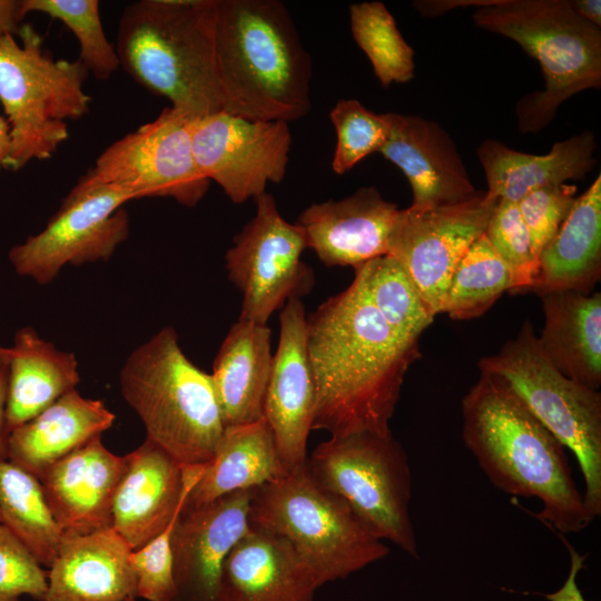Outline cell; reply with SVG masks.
Wrapping results in <instances>:
<instances>
[{
	"mask_svg": "<svg viewBox=\"0 0 601 601\" xmlns=\"http://www.w3.org/2000/svg\"><path fill=\"white\" fill-rule=\"evenodd\" d=\"M497 200L479 190L457 204L400 209L387 254L401 263L434 316L441 314L454 268L484 234Z\"/></svg>",
	"mask_w": 601,
	"mask_h": 601,
	"instance_id": "5bb4252c",
	"label": "cell"
},
{
	"mask_svg": "<svg viewBox=\"0 0 601 601\" xmlns=\"http://www.w3.org/2000/svg\"><path fill=\"white\" fill-rule=\"evenodd\" d=\"M115 418L104 401L72 390L8 434L7 460L39 479L52 464L110 428Z\"/></svg>",
	"mask_w": 601,
	"mask_h": 601,
	"instance_id": "cb8c5ba5",
	"label": "cell"
},
{
	"mask_svg": "<svg viewBox=\"0 0 601 601\" xmlns=\"http://www.w3.org/2000/svg\"><path fill=\"white\" fill-rule=\"evenodd\" d=\"M514 287L511 270L483 234L454 268L441 313L453 319L476 318Z\"/></svg>",
	"mask_w": 601,
	"mask_h": 601,
	"instance_id": "d6a6232c",
	"label": "cell"
},
{
	"mask_svg": "<svg viewBox=\"0 0 601 601\" xmlns=\"http://www.w3.org/2000/svg\"><path fill=\"white\" fill-rule=\"evenodd\" d=\"M354 279L387 326L404 342L418 344L434 315L401 263L390 254L354 267Z\"/></svg>",
	"mask_w": 601,
	"mask_h": 601,
	"instance_id": "1f68e13d",
	"label": "cell"
},
{
	"mask_svg": "<svg viewBox=\"0 0 601 601\" xmlns=\"http://www.w3.org/2000/svg\"><path fill=\"white\" fill-rule=\"evenodd\" d=\"M601 276V176L579 197L542 250L529 289L539 295L573 290L590 294Z\"/></svg>",
	"mask_w": 601,
	"mask_h": 601,
	"instance_id": "83f0119b",
	"label": "cell"
},
{
	"mask_svg": "<svg viewBox=\"0 0 601 601\" xmlns=\"http://www.w3.org/2000/svg\"><path fill=\"white\" fill-rule=\"evenodd\" d=\"M398 211L375 187H362L343 199L308 206L296 224L305 231L307 247L324 265L354 268L387 254Z\"/></svg>",
	"mask_w": 601,
	"mask_h": 601,
	"instance_id": "ffe728a7",
	"label": "cell"
},
{
	"mask_svg": "<svg viewBox=\"0 0 601 601\" xmlns=\"http://www.w3.org/2000/svg\"><path fill=\"white\" fill-rule=\"evenodd\" d=\"M10 348L0 345V461L7 460L6 405L8 393Z\"/></svg>",
	"mask_w": 601,
	"mask_h": 601,
	"instance_id": "b9f144b4",
	"label": "cell"
},
{
	"mask_svg": "<svg viewBox=\"0 0 601 601\" xmlns=\"http://www.w3.org/2000/svg\"><path fill=\"white\" fill-rule=\"evenodd\" d=\"M329 118L336 132L332 168L337 175L378 152L387 138L388 127L383 114L368 110L356 99L338 100Z\"/></svg>",
	"mask_w": 601,
	"mask_h": 601,
	"instance_id": "d590c367",
	"label": "cell"
},
{
	"mask_svg": "<svg viewBox=\"0 0 601 601\" xmlns=\"http://www.w3.org/2000/svg\"><path fill=\"white\" fill-rule=\"evenodd\" d=\"M476 26L518 42L536 59L544 89L516 107L519 129L538 132L573 95L601 86V30L570 0H491L473 13Z\"/></svg>",
	"mask_w": 601,
	"mask_h": 601,
	"instance_id": "8992f818",
	"label": "cell"
},
{
	"mask_svg": "<svg viewBox=\"0 0 601 601\" xmlns=\"http://www.w3.org/2000/svg\"><path fill=\"white\" fill-rule=\"evenodd\" d=\"M594 135L585 130L555 142L545 155L521 152L486 139L477 156L486 176V193L516 204L535 188L584 178L594 166Z\"/></svg>",
	"mask_w": 601,
	"mask_h": 601,
	"instance_id": "4316f807",
	"label": "cell"
},
{
	"mask_svg": "<svg viewBox=\"0 0 601 601\" xmlns=\"http://www.w3.org/2000/svg\"><path fill=\"white\" fill-rule=\"evenodd\" d=\"M544 324L538 343L564 376L598 390L601 386V293L573 290L539 295Z\"/></svg>",
	"mask_w": 601,
	"mask_h": 601,
	"instance_id": "d4e9b609",
	"label": "cell"
},
{
	"mask_svg": "<svg viewBox=\"0 0 601 601\" xmlns=\"http://www.w3.org/2000/svg\"><path fill=\"white\" fill-rule=\"evenodd\" d=\"M560 539L563 541L564 545L569 550L570 559H571V565H570V572L566 578V581L562 585L561 589H559L556 592L551 594H545L544 597L549 601H587L577 583V577L579 572L583 569V563L588 556V554L581 555L563 536V534H559Z\"/></svg>",
	"mask_w": 601,
	"mask_h": 601,
	"instance_id": "60d3db41",
	"label": "cell"
},
{
	"mask_svg": "<svg viewBox=\"0 0 601 601\" xmlns=\"http://www.w3.org/2000/svg\"><path fill=\"white\" fill-rule=\"evenodd\" d=\"M0 39V102L11 129L4 168L17 171L33 159H49L69 137L66 120L90 110L83 83L89 71L79 59H55L30 23Z\"/></svg>",
	"mask_w": 601,
	"mask_h": 601,
	"instance_id": "52a82bcc",
	"label": "cell"
},
{
	"mask_svg": "<svg viewBox=\"0 0 601 601\" xmlns=\"http://www.w3.org/2000/svg\"><path fill=\"white\" fill-rule=\"evenodd\" d=\"M383 116L388 132L378 152L406 176L413 191L411 207L457 204L479 193L454 141L436 121L397 112Z\"/></svg>",
	"mask_w": 601,
	"mask_h": 601,
	"instance_id": "d6986e66",
	"label": "cell"
},
{
	"mask_svg": "<svg viewBox=\"0 0 601 601\" xmlns=\"http://www.w3.org/2000/svg\"><path fill=\"white\" fill-rule=\"evenodd\" d=\"M317 589L285 538L250 525L225 560L219 601H314Z\"/></svg>",
	"mask_w": 601,
	"mask_h": 601,
	"instance_id": "603a6c76",
	"label": "cell"
},
{
	"mask_svg": "<svg viewBox=\"0 0 601 601\" xmlns=\"http://www.w3.org/2000/svg\"><path fill=\"white\" fill-rule=\"evenodd\" d=\"M287 472L265 418L228 426L184 505L198 506L237 491L258 489Z\"/></svg>",
	"mask_w": 601,
	"mask_h": 601,
	"instance_id": "f546056e",
	"label": "cell"
},
{
	"mask_svg": "<svg viewBox=\"0 0 601 601\" xmlns=\"http://www.w3.org/2000/svg\"><path fill=\"white\" fill-rule=\"evenodd\" d=\"M272 363L269 327L238 319L223 341L210 374L225 427L264 418Z\"/></svg>",
	"mask_w": 601,
	"mask_h": 601,
	"instance_id": "484cf974",
	"label": "cell"
},
{
	"mask_svg": "<svg viewBox=\"0 0 601 601\" xmlns=\"http://www.w3.org/2000/svg\"><path fill=\"white\" fill-rule=\"evenodd\" d=\"M195 120L178 109L165 107L154 120L108 146L73 189L116 186L131 191L136 199L170 197L195 207L210 183L194 159Z\"/></svg>",
	"mask_w": 601,
	"mask_h": 601,
	"instance_id": "8fae6325",
	"label": "cell"
},
{
	"mask_svg": "<svg viewBox=\"0 0 601 601\" xmlns=\"http://www.w3.org/2000/svg\"><path fill=\"white\" fill-rule=\"evenodd\" d=\"M462 437L500 491L538 499L536 518L558 534L594 520L568 463L565 447L496 377H480L462 398Z\"/></svg>",
	"mask_w": 601,
	"mask_h": 601,
	"instance_id": "7a4b0ae2",
	"label": "cell"
},
{
	"mask_svg": "<svg viewBox=\"0 0 601 601\" xmlns=\"http://www.w3.org/2000/svg\"><path fill=\"white\" fill-rule=\"evenodd\" d=\"M23 18L45 13L61 21L79 41V60L97 79L106 80L120 67L115 46L108 40L97 0H20Z\"/></svg>",
	"mask_w": 601,
	"mask_h": 601,
	"instance_id": "e575fe53",
	"label": "cell"
},
{
	"mask_svg": "<svg viewBox=\"0 0 601 601\" xmlns=\"http://www.w3.org/2000/svg\"><path fill=\"white\" fill-rule=\"evenodd\" d=\"M178 515L160 534L130 553V563L136 577L137 599L175 600L171 533Z\"/></svg>",
	"mask_w": 601,
	"mask_h": 601,
	"instance_id": "ab89813d",
	"label": "cell"
},
{
	"mask_svg": "<svg viewBox=\"0 0 601 601\" xmlns=\"http://www.w3.org/2000/svg\"><path fill=\"white\" fill-rule=\"evenodd\" d=\"M9 348L8 434L76 390L80 381L75 354L57 348L31 326L18 329Z\"/></svg>",
	"mask_w": 601,
	"mask_h": 601,
	"instance_id": "f1b7e54d",
	"label": "cell"
},
{
	"mask_svg": "<svg viewBox=\"0 0 601 601\" xmlns=\"http://www.w3.org/2000/svg\"><path fill=\"white\" fill-rule=\"evenodd\" d=\"M514 279L512 293H528L538 275L530 236L515 203L499 199L484 231Z\"/></svg>",
	"mask_w": 601,
	"mask_h": 601,
	"instance_id": "8d00e7d4",
	"label": "cell"
},
{
	"mask_svg": "<svg viewBox=\"0 0 601 601\" xmlns=\"http://www.w3.org/2000/svg\"><path fill=\"white\" fill-rule=\"evenodd\" d=\"M575 195V185L554 184L535 188L516 203L526 226L536 263L544 247L568 217Z\"/></svg>",
	"mask_w": 601,
	"mask_h": 601,
	"instance_id": "74e56055",
	"label": "cell"
},
{
	"mask_svg": "<svg viewBox=\"0 0 601 601\" xmlns=\"http://www.w3.org/2000/svg\"><path fill=\"white\" fill-rule=\"evenodd\" d=\"M124 469L125 456L111 453L100 435L45 471L39 481L63 535L111 528L114 495Z\"/></svg>",
	"mask_w": 601,
	"mask_h": 601,
	"instance_id": "44dd1931",
	"label": "cell"
},
{
	"mask_svg": "<svg viewBox=\"0 0 601 601\" xmlns=\"http://www.w3.org/2000/svg\"><path fill=\"white\" fill-rule=\"evenodd\" d=\"M134 199L131 191L116 186L72 188L40 233L10 249L14 272L46 285L67 265L108 260L129 236L122 206Z\"/></svg>",
	"mask_w": 601,
	"mask_h": 601,
	"instance_id": "4fadbf2b",
	"label": "cell"
},
{
	"mask_svg": "<svg viewBox=\"0 0 601 601\" xmlns=\"http://www.w3.org/2000/svg\"><path fill=\"white\" fill-rule=\"evenodd\" d=\"M131 549L112 529L63 535L47 573L42 601H124L136 598Z\"/></svg>",
	"mask_w": 601,
	"mask_h": 601,
	"instance_id": "7402d4cb",
	"label": "cell"
},
{
	"mask_svg": "<svg viewBox=\"0 0 601 601\" xmlns=\"http://www.w3.org/2000/svg\"><path fill=\"white\" fill-rule=\"evenodd\" d=\"M252 526L285 538L318 588L345 579L390 553L346 503L321 487L305 465L255 490Z\"/></svg>",
	"mask_w": 601,
	"mask_h": 601,
	"instance_id": "ba28073f",
	"label": "cell"
},
{
	"mask_svg": "<svg viewBox=\"0 0 601 601\" xmlns=\"http://www.w3.org/2000/svg\"><path fill=\"white\" fill-rule=\"evenodd\" d=\"M119 383L146 439L184 466L211 460L225 428L211 375L184 354L174 327H162L128 356Z\"/></svg>",
	"mask_w": 601,
	"mask_h": 601,
	"instance_id": "5b68a950",
	"label": "cell"
},
{
	"mask_svg": "<svg viewBox=\"0 0 601 601\" xmlns=\"http://www.w3.org/2000/svg\"><path fill=\"white\" fill-rule=\"evenodd\" d=\"M279 339L273 355L264 418L289 472L305 465L316 391L306 345V315L300 298H290L279 314Z\"/></svg>",
	"mask_w": 601,
	"mask_h": 601,
	"instance_id": "ac0fdd59",
	"label": "cell"
},
{
	"mask_svg": "<svg viewBox=\"0 0 601 601\" xmlns=\"http://www.w3.org/2000/svg\"><path fill=\"white\" fill-rule=\"evenodd\" d=\"M255 490L183 506L171 533L174 601H219L225 560L250 529Z\"/></svg>",
	"mask_w": 601,
	"mask_h": 601,
	"instance_id": "2e32d148",
	"label": "cell"
},
{
	"mask_svg": "<svg viewBox=\"0 0 601 601\" xmlns=\"http://www.w3.org/2000/svg\"><path fill=\"white\" fill-rule=\"evenodd\" d=\"M306 469L321 487L346 503L370 534L418 558L410 464L392 433L331 435L307 456Z\"/></svg>",
	"mask_w": 601,
	"mask_h": 601,
	"instance_id": "30bf717a",
	"label": "cell"
},
{
	"mask_svg": "<svg viewBox=\"0 0 601 601\" xmlns=\"http://www.w3.org/2000/svg\"><path fill=\"white\" fill-rule=\"evenodd\" d=\"M47 572L29 549L0 522V601L29 595L42 601Z\"/></svg>",
	"mask_w": 601,
	"mask_h": 601,
	"instance_id": "f35d334b",
	"label": "cell"
},
{
	"mask_svg": "<svg viewBox=\"0 0 601 601\" xmlns=\"http://www.w3.org/2000/svg\"><path fill=\"white\" fill-rule=\"evenodd\" d=\"M349 20L353 38L371 61L383 87L413 78L414 51L384 3H354L349 7Z\"/></svg>",
	"mask_w": 601,
	"mask_h": 601,
	"instance_id": "836d02e7",
	"label": "cell"
},
{
	"mask_svg": "<svg viewBox=\"0 0 601 601\" xmlns=\"http://www.w3.org/2000/svg\"><path fill=\"white\" fill-rule=\"evenodd\" d=\"M0 522H1V519H0Z\"/></svg>",
	"mask_w": 601,
	"mask_h": 601,
	"instance_id": "7dc6e473",
	"label": "cell"
},
{
	"mask_svg": "<svg viewBox=\"0 0 601 601\" xmlns=\"http://www.w3.org/2000/svg\"><path fill=\"white\" fill-rule=\"evenodd\" d=\"M216 0H140L119 19L120 67L194 119L221 111L216 75Z\"/></svg>",
	"mask_w": 601,
	"mask_h": 601,
	"instance_id": "277c9868",
	"label": "cell"
},
{
	"mask_svg": "<svg viewBox=\"0 0 601 601\" xmlns=\"http://www.w3.org/2000/svg\"><path fill=\"white\" fill-rule=\"evenodd\" d=\"M124 601H138V599L135 598V597H130V598H128V599H126V600H124Z\"/></svg>",
	"mask_w": 601,
	"mask_h": 601,
	"instance_id": "bcb514c9",
	"label": "cell"
},
{
	"mask_svg": "<svg viewBox=\"0 0 601 601\" xmlns=\"http://www.w3.org/2000/svg\"><path fill=\"white\" fill-rule=\"evenodd\" d=\"M216 75L221 111L294 121L311 110L312 61L277 0H216Z\"/></svg>",
	"mask_w": 601,
	"mask_h": 601,
	"instance_id": "3957f363",
	"label": "cell"
},
{
	"mask_svg": "<svg viewBox=\"0 0 601 601\" xmlns=\"http://www.w3.org/2000/svg\"><path fill=\"white\" fill-rule=\"evenodd\" d=\"M292 135L288 122L252 120L218 111L193 124L196 166L235 204L266 191L286 175Z\"/></svg>",
	"mask_w": 601,
	"mask_h": 601,
	"instance_id": "9a60e30c",
	"label": "cell"
},
{
	"mask_svg": "<svg viewBox=\"0 0 601 601\" xmlns=\"http://www.w3.org/2000/svg\"><path fill=\"white\" fill-rule=\"evenodd\" d=\"M573 9L585 20L597 27H601V1L600 0H573Z\"/></svg>",
	"mask_w": 601,
	"mask_h": 601,
	"instance_id": "ee69618b",
	"label": "cell"
},
{
	"mask_svg": "<svg viewBox=\"0 0 601 601\" xmlns=\"http://www.w3.org/2000/svg\"><path fill=\"white\" fill-rule=\"evenodd\" d=\"M255 203V216L226 253V268L243 294L239 319L266 324L287 300L307 295L315 277L300 258L307 248L304 229L280 216L270 194Z\"/></svg>",
	"mask_w": 601,
	"mask_h": 601,
	"instance_id": "7c38bea8",
	"label": "cell"
},
{
	"mask_svg": "<svg viewBox=\"0 0 601 601\" xmlns=\"http://www.w3.org/2000/svg\"><path fill=\"white\" fill-rule=\"evenodd\" d=\"M306 345L316 391L312 430L392 433L390 421L420 344L402 341L353 279L306 317Z\"/></svg>",
	"mask_w": 601,
	"mask_h": 601,
	"instance_id": "6da1fadb",
	"label": "cell"
},
{
	"mask_svg": "<svg viewBox=\"0 0 601 601\" xmlns=\"http://www.w3.org/2000/svg\"><path fill=\"white\" fill-rule=\"evenodd\" d=\"M11 149V129L7 118L0 116V170L4 167Z\"/></svg>",
	"mask_w": 601,
	"mask_h": 601,
	"instance_id": "f6af8a7d",
	"label": "cell"
},
{
	"mask_svg": "<svg viewBox=\"0 0 601 601\" xmlns=\"http://www.w3.org/2000/svg\"><path fill=\"white\" fill-rule=\"evenodd\" d=\"M480 373L500 380L523 406L570 450L584 481V502L601 514V393L561 374L525 321L516 337L482 357Z\"/></svg>",
	"mask_w": 601,
	"mask_h": 601,
	"instance_id": "9c48e42d",
	"label": "cell"
},
{
	"mask_svg": "<svg viewBox=\"0 0 601 601\" xmlns=\"http://www.w3.org/2000/svg\"><path fill=\"white\" fill-rule=\"evenodd\" d=\"M22 19L20 0H0V39L17 35Z\"/></svg>",
	"mask_w": 601,
	"mask_h": 601,
	"instance_id": "7bdbcfd3",
	"label": "cell"
},
{
	"mask_svg": "<svg viewBox=\"0 0 601 601\" xmlns=\"http://www.w3.org/2000/svg\"><path fill=\"white\" fill-rule=\"evenodd\" d=\"M204 466H184L146 439L125 455V469L112 501L111 528L131 550L142 546L178 515Z\"/></svg>",
	"mask_w": 601,
	"mask_h": 601,
	"instance_id": "e0dca14e",
	"label": "cell"
},
{
	"mask_svg": "<svg viewBox=\"0 0 601 601\" xmlns=\"http://www.w3.org/2000/svg\"><path fill=\"white\" fill-rule=\"evenodd\" d=\"M0 519L41 565L50 566L63 532L39 479L9 460L0 461Z\"/></svg>",
	"mask_w": 601,
	"mask_h": 601,
	"instance_id": "4dcf8cb0",
	"label": "cell"
}]
</instances>
